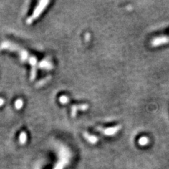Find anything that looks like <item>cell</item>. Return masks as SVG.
<instances>
[{
    "label": "cell",
    "mask_w": 169,
    "mask_h": 169,
    "mask_svg": "<svg viewBox=\"0 0 169 169\" xmlns=\"http://www.w3.org/2000/svg\"><path fill=\"white\" fill-rule=\"evenodd\" d=\"M54 169H62V165L59 164V166H57V168H54Z\"/></svg>",
    "instance_id": "cell-1"
}]
</instances>
